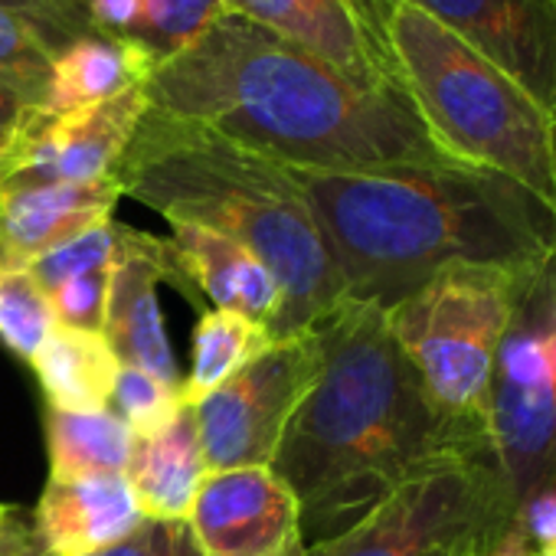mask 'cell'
<instances>
[{"mask_svg":"<svg viewBox=\"0 0 556 556\" xmlns=\"http://www.w3.org/2000/svg\"><path fill=\"white\" fill-rule=\"evenodd\" d=\"M157 282L177 289L193 308H200V315L206 312V302L190 286L170 236L161 239L122 223V249L112 268L102 334L122 367H135L141 374L157 377L161 383L180 387L177 361L157 305Z\"/></svg>","mask_w":556,"mask_h":556,"instance_id":"obj_11","label":"cell"},{"mask_svg":"<svg viewBox=\"0 0 556 556\" xmlns=\"http://www.w3.org/2000/svg\"><path fill=\"white\" fill-rule=\"evenodd\" d=\"M125 478L148 520H187L206 478L200 426L193 406H184L170 426L131 442Z\"/></svg>","mask_w":556,"mask_h":556,"instance_id":"obj_18","label":"cell"},{"mask_svg":"<svg viewBox=\"0 0 556 556\" xmlns=\"http://www.w3.org/2000/svg\"><path fill=\"white\" fill-rule=\"evenodd\" d=\"M517 523L494 458L439 465L374 504L348 530L315 540L305 556H426L465 533L501 536Z\"/></svg>","mask_w":556,"mask_h":556,"instance_id":"obj_8","label":"cell"},{"mask_svg":"<svg viewBox=\"0 0 556 556\" xmlns=\"http://www.w3.org/2000/svg\"><path fill=\"white\" fill-rule=\"evenodd\" d=\"M507 73L556 125V0H406Z\"/></svg>","mask_w":556,"mask_h":556,"instance_id":"obj_13","label":"cell"},{"mask_svg":"<svg viewBox=\"0 0 556 556\" xmlns=\"http://www.w3.org/2000/svg\"><path fill=\"white\" fill-rule=\"evenodd\" d=\"M151 109L295 170L370 174L455 161L400 89H364L242 17L216 21L144 79ZM471 167V164H468Z\"/></svg>","mask_w":556,"mask_h":556,"instance_id":"obj_1","label":"cell"},{"mask_svg":"<svg viewBox=\"0 0 556 556\" xmlns=\"http://www.w3.org/2000/svg\"><path fill=\"white\" fill-rule=\"evenodd\" d=\"M27 105H37L34 92L24 89V86L14 83V79H4V76H0V144H4V138L11 135V128L17 125V118L24 115Z\"/></svg>","mask_w":556,"mask_h":556,"instance_id":"obj_33","label":"cell"},{"mask_svg":"<svg viewBox=\"0 0 556 556\" xmlns=\"http://www.w3.org/2000/svg\"><path fill=\"white\" fill-rule=\"evenodd\" d=\"M488 435L520 510L556 475V249L517 278L491 377Z\"/></svg>","mask_w":556,"mask_h":556,"instance_id":"obj_7","label":"cell"},{"mask_svg":"<svg viewBox=\"0 0 556 556\" xmlns=\"http://www.w3.org/2000/svg\"><path fill=\"white\" fill-rule=\"evenodd\" d=\"M115 184L167 223L206 226L255 252L282 289L271 341L312 331L344 302L338 265L292 170L148 105Z\"/></svg>","mask_w":556,"mask_h":556,"instance_id":"obj_4","label":"cell"},{"mask_svg":"<svg viewBox=\"0 0 556 556\" xmlns=\"http://www.w3.org/2000/svg\"><path fill=\"white\" fill-rule=\"evenodd\" d=\"M553 141H556V131H553Z\"/></svg>","mask_w":556,"mask_h":556,"instance_id":"obj_37","label":"cell"},{"mask_svg":"<svg viewBox=\"0 0 556 556\" xmlns=\"http://www.w3.org/2000/svg\"><path fill=\"white\" fill-rule=\"evenodd\" d=\"M92 556H206L187 520H144L128 540L99 549Z\"/></svg>","mask_w":556,"mask_h":556,"instance_id":"obj_29","label":"cell"},{"mask_svg":"<svg viewBox=\"0 0 556 556\" xmlns=\"http://www.w3.org/2000/svg\"><path fill=\"white\" fill-rule=\"evenodd\" d=\"M50 481H76L89 475H125L131 452V429L112 413H63L47 406Z\"/></svg>","mask_w":556,"mask_h":556,"instance_id":"obj_21","label":"cell"},{"mask_svg":"<svg viewBox=\"0 0 556 556\" xmlns=\"http://www.w3.org/2000/svg\"><path fill=\"white\" fill-rule=\"evenodd\" d=\"M144 112V86L70 115L27 105L0 144V193L112 177Z\"/></svg>","mask_w":556,"mask_h":556,"instance_id":"obj_10","label":"cell"},{"mask_svg":"<svg viewBox=\"0 0 556 556\" xmlns=\"http://www.w3.org/2000/svg\"><path fill=\"white\" fill-rule=\"evenodd\" d=\"M47 406L63 413H102L112 403L118 380V357L105 334L53 325L34 357Z\"/></svg>","mask_w":556,"mask_h":556,"instance_id":"obj_20","label":"cell"},{"mask_svg":"<svg viewBox=\"0 0 556 556\" xmlns=\"http://www.w3.org/2000/svg\"><path fill=\"white\" fill-rule=\"evenodd\" d=\"M289 170L321 226L344 299L383 312L448 268L527 271L556 249V210L488 167Z\"/></svg>","mask_w":556,"mask_h":556,"instance_id":"obj_3","label":"cell"},{"mask_svg":"<svg viewBox=\"0 0 556 556\" xmlns=\"http://www.w3.org/2000/svg\"><path fill=\"white\" fill-rule=\"evenodd\" d=\"M312 331L325 364L268 465L292 488L302 530L328 540L439 465L494 458L484 435L435 409L383 308L344 299Z\"/></svg>","mask_w":556,"mask_h":556,"instance_id":"obj_2","label":"cell"},{"mask_svg":"<svg viewBox=\"0 0 556 556\" xmlns=\"http://www.w3.org/2000/svg\"><path fill=\"white\" fill-rule=\"evenodd\" d=\"M30 517L47 556H92L128 540L148 520L125 475L50 481Z\"/></svg>","mask_w":556,"mask_h":556,"instance_id":"obj_16","label":"cell"},{"mask_svg":"<svg viewBox=\"0 0 556 556\" xmlns=\"http://www.w3.org/2000/svg\"><path fill=\"white\" fill-rule=\"evenodd\" d=\"M517 278L520 271L491 265L448 268L387 312L390 331L435 409L488 442L491 377Z\"/></svg>","mask_w":556,"mask_h":556,"instance_id":"obj_6","label":"cell"},{"mask_svg":"<svg viewBox=\"0 0 556 556\" xmlns=\"http://www.w3.org/2000/svg\"><path fill=\"white\" fill-rule=\"evenodd\" d=\"M223 0H141L131 40L151 63V73L190 50L216 21H223Z\"/></svg>","mask_w":556,"mask_h":556,"instance_id":"obj_23","label":"cell"},{"mask_svg":"<svg viewBox=\"0 0 556 556\" xmlns=\"http://www.w3.org/2000/svg\"><path fill=\"white\" fill-rule=\"evenodd\" d=\"M494 540H497L494 533H465V536H458V540H448V543L429 549L426 556H478V553H481L484 546H491Z\"/></svg>","mask_w":556,"mask_h":556,"instance_id":"obj_34","label":"cell"},{"mask_svg":"<svg viewBox=\"0 0 556 556\" xmlns=\"http://www.w3.org/2000/svg\"><path fill=\"white\" fill-rule=\"evenodd\" d=\"M8 517H11V510H8V507H0V530H4V523H8Z\"/></svg>","mask_w":556,"mask_h":556,"instance_id":"obj_36","label":"cell"},{"mask_svg":"<svg viewBox=\"0 0 556 556\" xmlns=\"http://www.w3.org/2000/svg\"><path fill=\"white\" fill-rule=\"evenodd\" d=\"M170 242L203 302L219 312L242 315L271 331L282 315V289L265 262L245 245L193 223H170Z\"/></svg>","mask_w":556,"mask_h":556,"instance_id":"obj_17","label":"cell"},{"mask_svg":"<svg viewBox=\"0 0 556 556\" xmlns=\"http://www.w3.org/2000/svg\"><path fill=\"white\" fill-rule=\"evenodd\" d=\"M56 318L43 286L27 265L0 262V341L34 364Z\"/></svg>","mask_w":556,"mask_h":556,"instance_id":"obj_24","label":"cell"},{"mask_svg":"<svg viewBox=\"0 0 556 556\" xmlns=\"http://www.w3.org/2000/svg\"><path fill=\"white\" fill-rule=\"evenodd\" d=\"M223 14L308 50L364 89H400L354 0H223Z\"/></svg>","mask_w":556,"mask_h":556,"instance_id":"obj_14","label":"cell"},{"mask_svg":"<svg viewBox=\"0 0 556 556\" xmlns=\"http://www.w3.org/2000/svg\"><path fill=\"white\" fill-rule=\"evenodd\" d=\"M517 527L533 556H556V475L520 504Z\"/></svg>","mask_w":556,"mask_h":556,"instance_id":"obj_31","label":"cell"},{"mask_svg":"<svg viewBox=\"0 0 556 556\" xmlns=\"http://www.w3.org/2000/svg\"><path fill=\"white\" fill-rule=\"evenodd\" d=\"M478 556H533V553H530V546H527V540H523L520 527L514 523V527H510V530H504L491 546H484Z\"/></svg>","mask_w":556,"mask_h":556,"instance_id":"obj_35","label":"cell"},{"mask_svg":"<svg viewBox=\"0 0 556 556\" xmlns=\"http://www.w3.org/2000/svg\"><path fill=\"white\" fill-rule=\"evenodd\" d=\"M325 354L315 331L271 341L249 367L193 406L206 475L271 465L292 413L321 374Z\"/></svg>","mask_w":556,"mask_h":556,"instance_id":"obj_9","label":"cell"},{"mask_svg":"<svg viewBox=\"0 0 556 556\" xmlns=\"http://www.w3.org/2000/svg\"><path fill=\"white\" fill-rule=\"evenodd\" d=\"M148 76L151 63L131 40L83 34L53 50L37 105L53 115L83 112L122 96L131 86H144Z\"/></svg>","mask_w":556,"mask_h":556,"instance_id":"obj_19","label":"cell"},{"mask_svg":"<svg viewBox=\"0 0 556 556\" xmlns=\"http://www.w3.org/2000/svg\"><path fill=\"white\" fill-rule=\"evenodd\" d=\"M118 249H122V223L109 219V223L63 242L60 249L40 255L27 268L43 286V292H53L56 286L66 282V278H76V275L96 271V268H112L115 258H118Z\"/></svg>","mask_w":556,"mask_h":556,"instance_id":"obj_27","label":"cell"},{"mask_svg":"<svg viewBox=\"0 0 556 556\" xmlns=\"http://www.w3.org/2000/svg\"><path fill=\"white\" fill-rule=\"evenodd\" d=\"M112 403H115V416L131 429V435L144 439L161 432L164 426H170L177 419V413L184 409L180 400V387L161 383L151 374H141L135 367H122L115 390H112Z\"/></svg>","mask_w":556,"mask_h":556,"instance_id":"obj_25","label":"cell"},{"mask_svg":"<svg viewBox=\"0 0 556 556\" xmlns=\"http://www.w3.org/2000/svg\"><path fill=\"white\" fill-rule=\"evenodd\" d=\"M112 268L83 271L76 278H66V282L56 286L53 292H47L56 325L79 328V331H99L102 334V328H105V308H109Z\"/></svg>","mask_w":556,"mask_h":556,"instance_id":"obj_28","label":"cell"},{"mask_svg":"<svg viewBox=\"0 0 556 556\" xmlns=\"http://www.w3.org/2000/svg\"><path fill=\"white\" fill-rule=\"evenodd\" d=\"M187 527L206 556H305L302 510L268 465L206 475Z\"/></svg>","mask_w":556,"mask_h":556,"instance_id":"obj_12","label":"cell"},{"mask_svg":"<svg viewBox=\"0 0 556 556\" xmlns=\"http://www.w3.org/2000/svg\"><path fill=\"white\" fill-rule=\"evenodd\" d=\"M0 4L34 21L50 37L53 47H63L66 40L89 34L86 30V0H0Z\"/></svg>","mask_w":556,"mask_h":556,"instance_id":"obj_30","label":"cell"},{"mask_svg":"<svg viewBox=\"0 0 556 556\" xmlns=\"http://www.w3.org/2000/svg\"><path fill=\"white\" fill-rule=\"evenodd\" d=\"M118 197L115 177L0 193V262L30 265L63 242L109 223Z\"/></svg>","mask_w":556,"mask_h":556,"instance_id":"obj_15","label":"cell"},{"mask_svg":"<svg viewBox=\"0 0 556 556\" xmlns=\"http://www.w3.org/2000/svg\"><path fill=\"white\" fill-rule=\"evenodd\" d=\"M271 348V334L265 325L249 321L232 312L206 308L193 328V357L190 374L180 380L184 406L203 403L226 380H232L242 367H249L258 354Z\"/></svg>","mask_w":556,"mask_h":556,"instance_id":"obj_22","label":"cell"},{"mask_svg":"<svg viewBox=\"0 0 556 556\" xmlns=\"http://www.w3.org/2000/svg\"><path fill=\"white\" fill-rule=\"evenodd\" d=\"M400 89L462 164L497 170L556 210V125L491 60L406 0H354Z\"/></svg>","mask_w":556,"mask_h":556,"instance_id":"obj_5","label":"cell"},{"mask_svg":"<svg viewBox=\"0 0 556 556\" xmlns=\"http://www.w3.org/2000/svg\"><path fill=\"white\" fill-rule=\"evenodd\" d=\"M53 50L56 47L34 21L0 4V76L30 89L37 102L50 73Z\"/></svg>","mask_w":556,"mask_h":556,"instance_id":"obj_26","label":"cell"},{"mask_svg":"<svg viewBox=\"0 0 556 556\" xmlns=\"http://www.w3.org/2000/svg\"><path fill=\"white\" fill-rule=\"evenodd\" d=\"M141 0H86V30L125 40L138 24Z\"/></svg>","mask_w":556,"mask_h":556,"instance_id":"obj_32","label":"cell"}]
</instances>
